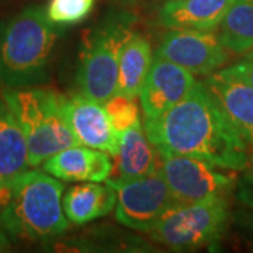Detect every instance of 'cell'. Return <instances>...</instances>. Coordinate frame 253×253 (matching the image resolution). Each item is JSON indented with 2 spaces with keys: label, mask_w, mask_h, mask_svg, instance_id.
<instances>
[{
  "label": "cell",
  "mask_w": 253,
  "mask_h": 253,
  "mask_svg": "<svg viewBox=\"0 0 253 253\" xmlns=\"http://www.w3.org/2000/svg\"><path fill=\"white\" fill-rule=\"evenodd\" d=\"M145 132L158 151L197 158L221 169L241 172L249 162L251 148L203 82L165 114L145 118Z\"/></svg>",
  "instance_id": "obj_1"
},
{
  "label": "cell",
  "mask_w": 253,
  "mask_h": 253,
  "mask_svg": "<svg viewBox=\"0 0 253 253\" xmlns=\"http://www.w3.org/2000/svg\"><path fill=\"white\" fill-rule=\"evenodd\" d=\"M41 6H27L0 23V87L23 89L44 84L59 36Z\"/></svg>",
  "instance_id": "obj_2"
},
{
  "label": "cell",
  "mask_w": 253,
  "mask_h": 253,
  "mask_svg": "<svg viewBox=\"0 0 253 253\" xmlns=\"http://www.w3.org/2000/svg\"><path fill=\"white\" fill-rule=\"evenodd\" d=\"M63 184L41 170H26L0 194V226L13 241L45 244L69 226Z\"/></svg>",
  "instance_id": "obj_3"
},
{
  "label": "cell",
  "mask_w": 253,
  "mask_h": 253,
  "mask_svg": "<svg viewBox=\"0 0 253 253\" xmlns=\"http://www.w3.org/2000/svg\"><path fill=\"white\" fill-rule=\"evenodd\" d=\"M3 93L26 136L30 168L42 165L65 148L79 145L65 118L63 94L36 86Z\"/></svg>",
  "instance_id": "obj_4"
},
{
  "label": "cell",
  "mask_w": 253,
  "mask_h": 253,
  "mask_svg": "<svg viewBox=\"0 0 253 253\" xmlns=\"http://www.w3.org/2000/svg\"><path fill=\"white\" fill-rule=\"evenodd\" d=\"M134 17L128 13L110 14L84 37L76 84L82 94L106 104L117 90L118 62Z\"/></svg>",
  "instance_id": "obj_5"
},
{
  "label": "cell",
  "mask_w": 253,
  "mask_h": 253,
  "mask_svg": "<svg viewBox=\"0 0 253 253\" xmlns=\"http://www.w3.org/2000/svg\"><path fill=\"white\" fill-rule=\"evenodd\" d=\"M226 197L180 204L169 211L149 232L151 239L174 252L212 246L224 235L229 221Z\"/></svg>",
  "instance_id": "obj_6"
},
{
  "label": "cell",
  "mask_w": 253,
  "mask_h": 253,
  "mask_svg": "<svg viewBox=\"0 0 253 253\" xmlns=\"http://www.w3.org/2000/svg\"><path fill=\"white\" fill-rule=\"evenodd\" d=\"M106 183L117 191V222L138 232L149 234L169 211L181 204L173 196L159 169L131 180L109 177Z\"/></svg>",
  "instance_id": "obj_7"
},
{
  "label": "cell",
  "mask_w": 253,
  "mask_h": 253,
  "mask_svg": "<svg viewBox=\"0 0 253 253\" xmlns=\"http://www.w3.org/2000/svg\"><path fill=\"white\" fill-rule=\"evenodd\" d=\"M159 172L181 204L228 197L236 187L235 170L221 169L197 158L158 151Z\"/></svg>",
  "instance_id": "obj_8"
},
{
  "label": "cell",
  "mask_w": 253,
  "mask_h": 253,
  "mask_svg": "<svg viewBox=\"0 0 253 253\" xmlns=\"http://www.w3.org/2000/svg\"><path fill=\"white\" fill-rule=\"evenodd\" d=\"M156 55L196 76L217 72L229 59V51L222 45L218 34L196 28H168Z\"/></svg>",
  "instance_id": "obj_9"
},
{
  "label": "cell",
  "mask_w": 253,
  "mask_h": 253,
  "mask_svg": "<svg viewBox=\"0 0 253 253\" xmlns=\"http://www.w3.org/2000/svg\"><path fill=\"white\" fill-rule=\"evenodd\" d=\"M66 123L78 144L99 149L116 156L120 151L121 136L110 123L104 104L78 93L63 99Z\"/></svg>",
  "instance_id": "obj_10"
},
{
  "label": "cell",
  "mask_w": 253,
  "mask_h": 253,
  "mask_svg": "<svg viewBox=\"0 0 253 253\" xmlns=\"http://www.w3.org/2000/svg\"><path fill=\"white\" fill-rule=\"evenodd\" d=\"M196 75L158 55L139 93L145 118H156L180 103L196 86Z\"/></svg>",
  "instance_id": "obj_11"
},
{
  "label": "cell",
  "mask_w": 253,
  "mask_h": 253,
  "mask_svg": "<svg viewBox=\"0 0 253 253\" xmlns=\"http://www.w3.org/2000/svg\"><path fill=\"white\" fill-rule=\"evenodd\" d=\"M207 90L224 111L229 123L253 149V87L225 68L206 76Z\"/></svg>",
  "instance_id": "obj_12"
},
{
  "label": "cell",
  "mask_w": 253,
  "mask_h": 253,
  "mask_svg": "<svg viewBox=\"0 0 253 253\" xmlns=\"http://www.w3.org/2000/svg\"><path fill=\"white\" fill-rule=\"evenodd\" d=\"M42 169L48 174L63 181H106L113 173V162L110 155L84 148L83 145H72L58 154L52 155L42 163Z\"/></svg>",
  "instance_id": "obj_13"
},
{
  "label": "cell",
  "mask_w": 253,
  "mask_h": 253,
  "mask_svg": "<svg viewBox=\"0 0 253 253\" xmlns=\"http://www.w3.org/2000/svg\"><path fill=\"white\" fill-rule=\"evenodd\" d=\"M235 0H166L156 14L163 28H196L214 31Z\"/></svg>",
  "instance_id": "obj_14"
},
{
  "label": "cell",
  "mask_w": 253,
  "mask_h": 253,
  "mask_svg": "<svg viewBox=\"0 0 253 253\" xmlns=\"http://www.w3.org/2000/svg\"><path fill=\"white\" fill-rule=\"evenodd\" d=\"M28 168L26 136L4 93L0 91V194Z\"/></svg>",
  "instance_id": "obj_15"
},
{
  "label": "cell",
  "mask_w": 253,
  "mask_h": 253,
  "mask_svg": "<svg viewBox=\"0 0 253 253\" xmlns=\"http://www.w3.org/2000/svg\"><path fill=\"white\" fill-rule=\"evenodd\" d=\"M117 204V191L109 183L82 181L72 186L62 196V207L66 218L83 225L109 215Z\"/></svg>",
  "instance_id": "obj_16"
},
{
  "label": "cell",
  "mask_w": 253,
  "mask_h": 253,
  "mask_svg": "<svg viewBox=\"0 0 253 253\" xmlns=\"http://www.w3.org/2000/svg\"><path fill=\"white\" fill-rule=\"evenodd\" d=\"M116 176L123 180L144 177L158 170L159 154L149 138L144 132L141 121L128 128L121 135L120 151L116 155Z\"/></svg>",
  "instance_id": "obj_17"
},
{
  "label": "cell",
  "mask_w": 253,
  "mask_h": 253,
  "mask_svg": "<svg viewBox=\"0 0 253 253\" xmlns=\"http://www.w3.org/2000/svg\"><path fill=\"white\" fill-rule=\"evenodd\" d=\"M152 62L154 55L149 40L132 30L120 54L116 94H124L132 99L139 96Z\"/></svg>",
  "instance_id": "obj_18"
},
{
  "label": "cell",
  "mask_w": 253,
  "mask_h": 253,
  "mask_svg": "<svg viewBox=\"0 0 253 253\" xmlns=\"http://www.w3.org/2000/svg\"><path fill=\"white\" fill-rule=\"evenodd\" d=\"M219 40L229 52L248 54L253 49V0H235L219 24Z\"/></svg>",
  "instance_id": "obj_19"
},
{
  "label": "cell",
  "mask_w": 253,
  "mask_h": 253,
  "mask_svg": "<svg viewBox=\"0 0 253 253\" xmlns=\"http://www.w3.org/2000/svg\"><path fill=\"white\" fill-rule=\"evenodd\" d=\"M94 3L96 0H49L46 16L55 26H73L90 14Z\"/></svg>",
  "instance_id": "obj_20"
},
{
  "label": "cell",
  "mask_w": 253,
  "mask_h": 253,
  "mask_svg": "<svg viewBox=\"0 0 253 253\" xmlns=\"http://www.w3.org/2000/svg\"><path fill=\"white\" fill-rule=\"evenodd\" d=\"M104 109L107 111V116L114 131L120 136L123 135L128 128H131L141 121L138 104L132 97H126L124 94H114L104 104Z\"/></svg>",
  "instance_id": "obj_21"
},
{
  "label": "cell",
  "mask_w": 253,
  "mask_h": 253,
  "mask_svg": "<svg viewBox=\"0 0 253 253\" xmlns=\"http://www.w3.org/2000/svg\"><path fill=\"white\" fill-rule=\"evenodd\" d=\"M235 197L241 206H244L246 210H249L252 212L251 226H253V180L241 177L236 181Z\"/></svg>",
  "instance_id": "obj_22"
},
{
  "label": "cell",
  "mask_w": 253,
  "mask_h": 253,
  "mask_svg": "<svg viewBox=\"0 0 253 253\" xmlns=\"http://www.w3.org/2000/svg\"><path fill=\"white\" fill-rule=\"evenodd\" d=\"M225 69L228 72L236 75L238 78H241L246 83H249L253 87V58L245 56L244 59L238 61V62L228 66Z\"/></svg>",
  "instance_id": "obj_23"
},
{
  "label": "cell",
  "mask_w": 253,
  "mask_h": 253,
  "mask_svg": "<svg viewBox=\"0 0 253 253\" xmlns=\"http://www.w3.org/2000/svg\"><path fill=\"white\" fill-rule=\"evenodd\" d=\"M10 251V239L4 229L0 226V252H9Z\"/></svg>",
  "instance_id": "obj_24"
},
{
  "label": "cell",
  "mask_w": 253,
  "mask_h": 253,
  "mask_svg": "<svg viewBox=\"0 0 253 253\" xmlns=\"http://www.w3.org/2000/svg\"><path fill=\"white\" fill-rule=\"evenodd\" d=\"M244 174L242 177L245 179H249V180H253V149H251V155H249V162H248V166L245 168Z\"/></svg>",
  "instance_id": "obj_25"
},
{
  "label": "cell",
  "mask_w": 253,
  "mask_h": 253,
  "mask_svg": "<svg viewBox=\"0 0 253 253\" xmlns=\"http://www.w3.org/2000/svg\"><path fill=\"white\" fill-rule=\"evenodd\" d=\"M118 3H123V4H134L135 0H116Z\"/></svg>",
  "instance_id": "obj_26"
},
{
  "label": "cell",
  "mask_w": 253,
  "mask_h": 253,
  "mask_svg": "<svg viewBox=\"0 0 253 253\" xmlns=\"http://www.w3.org/2000/svg\"><path fill=\"white\" fill-rule=\"evenodd\" d=\"M245 55H246V56H251V58H253V49L252 51H249L248 54H245Z\"/></svg>",
  "instance_id": "obj_27"
},
{
  "label": "cell",
  "mask_w": 253,
  "mask_h": 253,
  "mask_svg": "<svg viewBox=\"0 0 253 253\" xmlns=\"http://www.w3.org/2000/svg\"><path fill=\"white\" fill-rule=\"evenodd\" d=\"M155 3H163V1H166V0H152Z\"/></svg>",
  "instance_id": "obj_28"
}]
</instances>
